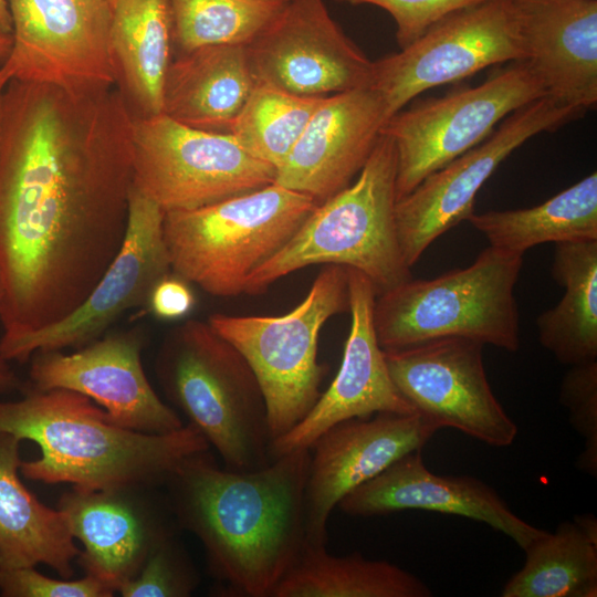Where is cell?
<instances>
[{
	"label": "cell",
	"instance_id": "obj_30",
	"mask_svg": "<svg viewBox=\"0 0 597 597\" xmlns=\"http://www.w3.org/2000/svg\"><path fill=\"white\" fill-rule=\"evenodd\" d=\"M523 551L524 566L506 582L502 597L597 596V537L575 521L544 531Z\"/></svg>",
	"mask_w": 597,
	"mask_h": 597
},
{
	"label": "cell",
	"instance_id": "obj_28",
	"mask_svg": "<svg viewBox=\"0 0 597 597\" xmlns=\"http://www.w3.org/2000/svg\"><path fill=\"white\" fill-rule=\"evenodd\" d=\"M467 221L491 247L517 255L546 242L597 240V174L538 206L472 212Z\"/></svg>",
	"mask_w": 597,
	"mask_h": 597
},
{
	"label": "cell",
	"instance_id": "obj_22",
	"mask_svg": "<svg viewBox=\"0 0 597 597\" xmlns=\"http://www.w3.org/2000/svg\"><path fill=\"white\" fill-rule=\"evenodd\" d=\"M337 506L352 516L385 515L412 509L463 516L505 534L522 549L545 531L517 516L483 481L468 475L432 473L423 462L421 450L399 458L345 495Z\"/></svg>",
	"mask_w": 597,
	"mask_h": 597
},
{
	"label": "cell",
	"instance_id": "obj_20",
	"mask_svg": "<svg viewBox=\"0 0 597 597\" xmlns=\"http://www.w3.org/2000/svg\"><path fill=\"white\" fill-rule=\"evenodd\" d=\"M387 121L384 100L370 86L325 96L274 182L317 205L327 200L357 177Z\"/></svg>",
	"mask_w": 597,
	"mask_h": 597
},
{
	"label": "cell",
	"instance_id": "obj_26",
	"mask_svg": "<svg viewBox=\"0 0 597 597\" xmlns=\"http://www.w3.org/2000/svg\"><path fill=\"white\" fill-rule=\"evenodd\" d=\"M111 1L108 49L116 88L134 117L160 115L174 45L168 0Z\"/></svg>",
	"mask_w": 597,
	"mask_h": 597
},
{
	"label": "cell",
	"instance_id": "obj_31",
	"mask_svg": "<svg viewBox=\"0 0 597 597\" xmlns=\"http://www.w3.org/2000/svg\"><path fill=\"white\" fill-rule=\"evenodd\" d=\"M324 97L298 96L255 82L229 133L248 153L277 169Z\"/></svg>",
	"mask_w": 597,
	"mask_h": 597
},
{
	"label": "cell",
	"instance_id": "obj_40",
	"mask_svg": "<svg viewBox=\"0 0 597 597\" xmlns=\"http://www.w3.org/2000/svg\"><path fill=\"white\" fill-rule=\"evenodd\" d=\"M12 36L0 35V60H6L11 51Z\"/></svg>",
	"mask_w": 597,
	"mask_h": 597
},
{
	"label": "cell",
	"instance_id": "obj_25",
	"mask_svg": "<svg viewBox=\"0 0 597 597\" xmlns=\"http://www.w3.org/2000/svg\"><path fill=\"white\" fill-rule=\"evenodd\" d=\"M20 443L0 432V568L45 564L70 578L81 549L63 513L42 503L20 480Z\"/></svg>",
	"mask_w": 597,
	"mask_h": 597
},
{
	"label": "cell",
	"instance_id": "obj_5",
	"mask_svg": "<svg viewBox=\"0 0 597 597\" xmlns=\"http://www.w3.org/2000/svg\"><path fill=\"white\" fill-rule=\"evenodd\" d=\"M155 369L167 398L217 450L226 469L253 471L271 463L272 438L259 381L208 321L187 320L172 327Z\"/></svg>",
	"mask_w": 597,
	"mask_h": 597
},
{
	"label": "cell",
	"instance_id": "obj_9",
	"mask_svg": "<svg viewBox=\"0 0 597 597\" xmlns=\"http://www.w3.org/2000/svg\"><path fill=\"white\" fill-rule=\"evenodd\" d=\"M276 169L230 133L180 124L160 114L134 117L133 186L164 212L189 210L263 188Z\"/></svg>",
	"mask_w": 597,
	"mask_h": 597
},
{
	"label": "cell",
	"instance_id": "obj_35",
	"mask_svg": "<svg viewBox=\"0 0 597 597\" xmlns=\"http://www.w3.org/2000/svg\"><path fill=\"white\" fill-rule=\"evenodd\" d=\"M114 588L95 576L70 580L50 578L35 567L0 568L3 597H111Z\"/></svg>",
	"mask_w": 597,
	"mask_h": 597
},
{
	"label": "cell",
	"instance_id": "obj_38",
	"mask_svg": "<svg viewBox=\"0 0 597 597\" xmlns=\"http://www.w3.org/2000/svg\"><path fill=\"white\" fill-rule=\"evenodd\" d=\"M9 363L0 352V395L13 390L19 385V379Z\"/></svg>",
	"mask_w": 597,
	"mask_h": 597
},
{
	"label": "cell",
	"instance_id": "obj_21",
	"mask_svg": "<svg viewBox=\"0 0 597 597\" xmlns=\"http://www.w3.org/2000/svg\"><path fill=\"white\" fill-rule=\"evenodd\" d=\"M149 489L81 490L64 493L57 509L84 549L77 561L85 574L115 591L140 569L149 554L175 535L167 501L144 496Z\"/></svg>",
	"mask_w": 597,
	"mask_h": 597
},
{
	"label": "cell",
	"instance_id": "obj_11",
	"mask_svg": "<svg viewBox=\"0 0 597 597\" xmlns=\"http://www.w3.org/2000/svg\"><path fill=\"white\" fill-rule=\"evenodd\" d=\"M523 60L511 0H484L458 10L398 52L373 64L370 87L388 119L416 96L492 65Z\"/></svg>",
	"mask_w": 597,
	"mask_h": 597
},
{
	"label": "cell",
	"instance_id": "obj_43",
	"mask_svg": "<svg viewBox=\"0 0 597 597\" xmlns=\"http://www.w3.org/2000/svg\"><path fill=\"white\" fill-rule=\"evenodd\" d=\"M0 297H1V286H0Z\"/></svg>",
	"mask_w": 597,
	"mask_h": 597
},
{
	"label": "cell",
	"instance_id": "obj_32",
	"mask_svg": "<svg viewBox=\"0 0 597 597\" xmlns=\"http://www.w3.org/2000/svg\"><path fill=\"white\" fill-rule=\"evenodd\" d=\"M282 0H168L172 43L181 53L250 44L280 13Z\"/></svg>",
	"mask_w": 597,
	"mask_h": 597
},
{
	"label": "cell",
	"instance_id": "obj_33",
	"mask_svg": "<svg viewBox=\"0 0 597 597\" xmlns=\"http://www.w3.org/2000/svg\"><path fill=\"white\" fill-rule=\"evenodd\" d=\"M198 575L175 535L160 543L137 574L118 589L123 597H187Z\"/></svg>",
	"mask_w": 597,
	"mask_h": 597
},
{
	"label": "cell",
	"instance_id": "obj_10",
	"mask_svg": "<svg viewBox=\"0 0 597 597\" xmlns=\"http://www.w3.org/2000/svg\"><path fill=\"white\" fill-rule=\"evenodd\" d=\"M545 92L523 61L511 62L478 86L432 97L392 115L381 133L396 150V198L483 142L514 111Z\"/></svg>",
	"mask_w": 597,
	"mask_h": 597
},
{
	"label": "cell",
	"instance_id": "obj_12",
	"mask_svg": "<svg viewBox=\"0 0 597 597\" xmlns=\"http://www.w3.org/2000/svg\"><path fill=\"white\" fill-rule=\"evenodd\" d=\"M583 114L547 96L535 100L511 113L483 142L428 175L397 200L396 231L407 265H415L433 241L474 212L479 190L515 149Z\"/></svg>",
	"mask_w": 597,
	"mask_h": 597
},
{
	"label": "cell",
	"instance_id": "obj_23",
	"mask_svg": "<svg viewBox=\"0 0 597 597\" xmlns=\"http://www.w3.org/2000/svg\"><path fill=\"white\" fill-rule=\"evenodd\" d=\"M523 62L545 95L585 113L597 103V0H511Z\"/></svg>",
	"mask_w": 597,
	"mask_h": 597
},
{
	"label": "cell",
	"instance_id": "obj_36",
	"mask_svg": "<svg viewBox=\"0 0 597 597\" xmlns=\"http://www.w3.org/2000/svg\"><path fill=\"white\" fill-rule=\"evenodd\" d=\"M353 6L373 4L386 10L396 23V40L405 48L447 15L484 0H335Z\"/></svg>",
	"mask_w": 597,
	"mask_h": 597
},
{
	"label": "cell",
	"instance_id": "obj_27",
	"mask_svg": "<svg viewBox=\"0 0 597 597\" xmlns=\"http://www.w3.org/2000/svg\"><path fill=\"white\" fill-rule=\"evenodd\" d=\"M551 271L565 291L536 318L540 343L568 366L597 360V240L555 243Z\"/></svg>",
	"mask_w": 597,
	"mask_h": 597
},
{
	"label": "cell",
	"instance_id": "obj_19",
	"mask_svg": "<svg viewBox=\"0 0 597 597\" xmlns=\"http://www.w3.org/2000/svg\"><path fill=\"white\" fill-rule=\"evenodd\" d=\"M349 333L337 375L308 413L291 430L271 442V458L310 449L332 426L377 412L415 413L395 386L375 325L377 295L371 281L348 268Z\"/></svg>",
	"mask_w": 597,
	"mask_h": 597
},
{
	"label": "cell",
	"instance_id": "obj_8",
	"mask_svg": "<svg viewBox=\"0 0 597 597\" xmlns=\"http://www.w3.org/2000/svg\"><path fill=\"white\" fill-rule=\"evenodd\" d=\"M349 312L348 268L326 264L308 293L277 316L216 313L208 323L252 368L264 396L272 441L301 421L321 396L327 371L317 360L318 336L333 316Z\"/></svg>",
	"mask_w": 597,
	"mask_h": 597
},
{
	"label": "cell",
	"instance_id": "obj_18",
	"mask_svg": "<svg viewBox=\"0 0 597 597\" xmlns=\"http://www.w3.org/2000/svg\"><path fill=\"white\" fill-rule=\"evenodd\" d=\"M440 429L417 412H377L338 422L323 432L310 448L306 541L326 545L327 521L339 501L399 458L421 450Z\"/></svg>",
	"mask_w": 597,
	"mask_h": 597
},
{
	"label": "cell",
	"instance_id": "obj_16",
	"mask_svg": "<svg viewBox=\"0 0 597 597\" xmlns=\"http://www.w3.org/2000/svg\"><path fill=\"white\" fill-rule=\"evenodd\" d=\"M256 83L324 97L370 86L374 61L344 33L323 0H292L245 46Z\"/></svg>",
	"mask_w": 597,
	"mask_h": 597
},
{
	"label": "cell",
	"instance_id": "obj_2",
	"mask_svg": "<svg viewBox=\"0 0 597 597\" xmlns=\"http://www.w3.org/2000/svg\"><path fill=\"white\" fill-rule=\"evenodd\" d=\"M310 449L253 471L220 469L209 450L169 478L166 501L205 547L212 575L234 596L271 597L306 542Z\"/></svg>",
	"mask_w": 597,
	"mask_h": 597
},
{
	"label": "cell",
	"instance_id": "obj_14",
	"mask_svg": "<svg viewBox=\"0 0 597 597\" xmlns=\"http://www.w3.org/2000/svg\"><path fill=\"white\" fill-rule=\"evenodd\" d=\"M10 81L86 90L115 85L108 49L111 0H7Z\"/></svg>",
	"mask_w": 597,
	"mask_h": 597
},
{
	"label": "cell",
	"instance_id": "obj_3",
	"mask_svg": "<svg viewBox=\"0 0 597 597\" xmlns=\"http://www.w3.org/2000/svg\"><path fill=\"white\" fill-rule=\"evenodd\" d=\"M0 432L39 446L40 458L21 462L24 478L90 491L164 486L187 459L210 449L189 423L160 434L126 429L66 389H30L0 401Z\"/></svg>",
	"mask_w": 597,
	"mask_h": 597
},
{
	"label": "cell",
	"instance_id": "obj_37",
	"mask_svg": "<svg viewBox=\"0 0 597 597\" xmlns=\"http://www.w3.org/2000/svg\"><path fill=\"white\" fill-rule=\"evenodd\" d=\"M195 304L190 283L170 272L156 283L146 307L156 318L177 321L189 315Z\"/></svg>",
	"mask_w": 597,
	"mask_h": 597
},
{
	"label": "cell",
	"instance_id": "obj_34",
	"mask_svg": "<svg viewBox=\"0 0 597 597\" xmlns=\"http://www.w3.org/2000/svg\"><path fill=\"white\" fill-rule=\"evenodd\" d=\"M559 401L568 409L573 428L584 438L576 465L597 475V360L570 366L562 380Z\"/></svg>",
	"mask_w": 597,
	"mask_h": 597
},
{
	"label": "cell",
	"instance_id": "obj_7",
	"mask_svg": "<svg viewBox=\"0 0 597 597\" xmlns=\"http://www.w3.org/2000/svg\"><path fill=\"white\" fill-rule=\"evenodd\" d=\"M276 182L211 205L164 212L171 272L208 294L243 293L249 275L275 254L316 207Z\"/></svg>",
	"mask_w": 597,
	"mask_h": 597
},
{
	"label": "cell",
	"instance_id": "obj_29",
	"mask_svg": "<svg viewBox=\"0 0 597 597\" xmlns=\"http://www.w3.org/2000/svg\"><path fill=\"white\" fill-rule=\"evenodd\" d=\"M416 575L359 553L335 556L307 541L271 597H430Z\"/></svg>",
	"mask_w": 597,
	"mask_h": 597
},
{
	"label": "cell",
	"instance_id": "obj_42",
	"mask_svg": "<svg viewBox=\"0 0 597 597\" xmlns=\"http://www.w3.org/2000/svg\"><path fill=\"white\" fill-rule=\"evenodd\" d=\"M282 1H284V2H289V1H292V0H282Z\"/></svg>",
	"mask_w": 597,
	"mask_h": 597
},
{
	"label": "cell",
	"instance_id": "obj_15",
	"mask_svg": "<svg viewBox=\"0 0 597 597\" xmlns=\"http://www.w3.org/2000/svg\"><path fill=\"white\" fill-rule=\"evenodd\" d=\"M479 342L449 337L385 352L389 375L415 411L492 447L511 446L517 426L488 380Z\"/></svg>",
	"mask_w": 597,
	"mask_h": 597
},
{
	"label": "cell",
	"instance_id": "obj_1",
	"mask_svg": "<svg viewBox=\"0 0 597 597\" xmlns=\"http://www.w3.org/2000/svg\"><path fill=\"white\" fill-rule=\"evenodd\" d=\"M133 121L114 86L10 81L0 126V323L65 317L119 251L133 187Z\"/></svg>",
	"mask_w": 597,
	"mask_h": 597
},
{
	"label": "cell",
	"instance_id": "obj_13",
	"mask_svg": "<svg viewBox=\"0 0 597 597\" xmlns=\"http://www.w3.org/2000/svg\"><path fill=\"white\" fill-rule=\"evenodd\" d=\"M163 220L164 210L133 186L122 247L92 291L53 324L2 334L3 357L24 363L38 352L80 348L103 336L127 311L147 306L156 283L171 272Z\"/></svg>",
	"mask_w": 597,
	"mask_h": 597
},
{
	"label": "cell",
	"instance_id": "obj_4",
	"mask_svg": "<svg viewBox=\"0 0 597 597\" xmlns=\"http://www.w3.org/2000/svg\"><path fill=\"white\" fill-rule=\"evenodd\" d=\"M396 164L392 139L381 133L356 179L316 205L291 239L249 275L243 294H262L314 264L355 269L377 294L411 279L396 231Z\"/></svg>",
	"mask_w": 597,
	"mask_h": 597
},
{
	"label": "cell",
	"instance_id": "obj_17",
	"mask_svg": "<svg viewBox=\"0 0 597 597\" xmlns=\"http://www.w3.org/2000/svg\"><path fill=\"white\" fill-rule=\"evenodd\" d=\"M139 328L104 334L73 353L38 352L31 357V389H66L86 396L119 427L168 433L184 425L150 385L142 363Z\"/></svg>",
	"mask_w": 597,
	"mask_h": 597
},
{
	"label": "cell",
	"instance_id": "obj_24",
	"mask_svg": "<svg viewBox=\"0 0 597 597\" xmlns=\"http://www.w3.org/2000/svg\"><path fill=\"white\" fill-rule=\"evenodd\" d=\"M254 85L245 46H200L171 60L163 114L190 127L229 133Z\"/></svg>",
	"mask_w": 597,
	"mask_h": 597
},
{
	"label": "cell",
	"instance_id": "obj_39",
	"mask_svg": "<svg viewBox=\"0 0 597 597\" xmlns=\"http://www.w3.org/2000/svg\"><path fill=\"white\" fill-rule=\"evenodd\" d=\"M12 21L7 0H0V35H11Z\"/></svg>",
	"mask_w": 597,
	"mask_h": 597
},
{
	"label": "cell",
	"instance_id": "obj_41",
	"mask_svg": "<svg viewBox=\"0 0 597 597\" xmlns=\"http://www.w3.org/2000/svg\"><path fill=\"white\" fill-rule=\"evenodd\" d=\"M9 81L7 80L2 71L0 70V126H1V115H2V98H3V93Z\"/></svg>",
	"mask_w": 597,
	"mask_h": 597
},
{
	"label": "cell",
	"instance_id": "obj_6",
	"mask_svg": "<svg viewBox=\"0 0 597 597\" xmlns=\"http://www.w3.org/2000/svg\"><path fill=\"white\" fill-rule=\"evenodd\" d=\"M523 255L489 245L467 268L412 277L376 295L374 325L384 352L459 337L514 353L520 347L514 287Z\"/></svg>",
	"mask_w": 597,
	"mask_h": 597
}]
</instances>
